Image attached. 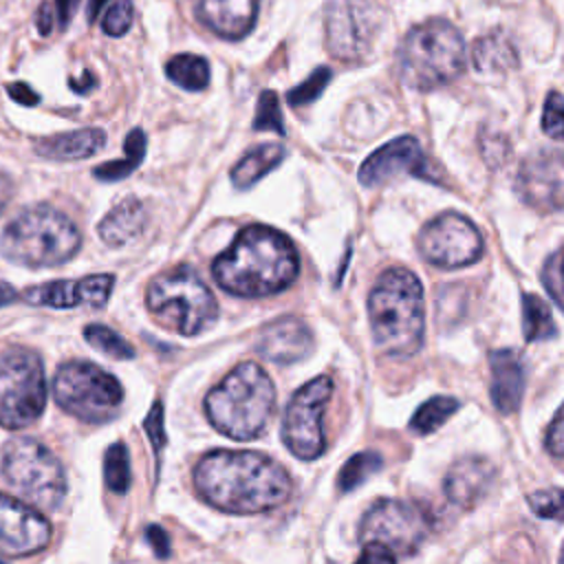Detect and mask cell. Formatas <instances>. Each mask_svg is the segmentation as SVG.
Instances as JSON below:
<instances>
[{
	"label": "cell",
	"mask_w": 564,
	"mask_h": 564,
	"mask_svg": "<svg viewBox=\"0 0 564 564\" xmlns=\"http://www.w3.org/2000/svg\"><path fill=\"white\" fill-rule=\"evenodd\" d=\"M196 494L225 513H262L291 496V478L282 465L258 452L216 449L194 467Z\"/></svg>",
	"instance_id": "cell-1"
},
{
	"label": "cell",
	"mask_w": 564,
	"mask_h": 564,
	"mask_svg": "<svg viewBox=\"0 0 564 564\" xmlns=\"http://www.w3.org/2000/svg\"><path fill=\"white\" fill-rule=\"evenodd\" d=\"M300 260L291 240L267 225L245 227L212 264L220 289L240 297L280 293L295 280Z\"/></svg>",
	"instance_id": "cell-2"
},
{
	"label": "cell",
	"mask_w": 564,
	"mask_h": 564,
	"mask_svg": "<svg viewBox=\"0 0 564 564\" xmlns=\"http://www.w3.org/2000/svg\"><path fill=\"white\" fill-rule=\"evenodd\" d=\"M372 341L388 357H410L421 348L425 328L423 286L419 278L394 267L379 275L368 295Z\"/></svg>",
	"instance_id": "cell-3"
},
{
	"label": "cell",
	"mask_w": 564,
	"mask_h": 564,
	"mask_svg": "<svg viewBox=\"0 0 564 564\" xmlns=\"http://www.w3.org/2000/svg\"><path fill=\"white\" fill-rule=\"evenodd\" d=\"M275 408V386L262 366L238 364L205 397L209 423L236 441L256 438L269 423Z\"/></svg>",
	"instance_id": "cell-4"
},
{
	"label": "cell",
	"mask_w": 564,
	"mask_h": 564,
	"mask_svg": "<svg viewBox=\"0 0 564 564\" xmlns=\"http://www.w3.org/2000/svg\"><path fill=\"white\" fill-rule=\"evenodd\" d=\"M82 247L77 225L51 205L22 209L2 231V256L20 267L42 269L68 262Z\"/></svg>",
	"instance_id": "cell-5"
},
{
	"label": "cell",
	"mask_w": 564,
	"mask_h": 564,
	"mask_svg": "<svg viewBox=\"0 0 564 564\" xmlns=\"http://www.w3.org/2000/svg\"><path fill=\"white\" fill-rule=\"evenodd\" d=\"M467 48L460 31L447 20H427L408 31L399 46V73L419 90L441 88L465 70Z\"/></svg>",
	"instance_id": "cell-6"
},
{
	"label": "cell",
	"mask_w": 564,
	"mask_h": 564,
	"mask_svg": "<svg viewBox=\"0 0 564 564\" xmlns=\"http://www.w3.org/2000/svg\"><path fill=\"white\" fill-rule=\"evenodd\" d=\"M145 304L161 326L185 337L207 330L218 317L214 293L187 264L154 278Z\"/></svg>",
	"instance_id": "cell-7"
},
{
	"label": "cell",
	"mask_w": 564,
	"mask_h": 564,
	"mask_svg": "<svg viewBox=\"0 0 564 564\" xmlns=\"http://www.w3.org/2000/svg\"><path fill=\"white\" fill-rule=\"evenodd\" d=\"M2 476L33 507L55 509L68 491L66 471L42 443L15 436L2 449Z\"/></svg>",
	"instance_id": "cell-8"
},
{
	"label": "cell",
	"mask_w": 564,
	"mask_h": 564,
	"mask_svg": "<svg viewBox=\"0 0 564 564\" xmlns=\"http://www.w3.org/2000/svg\"><path fill=\"white\" fill-rule=\"evenodd\" d=\"M55 403L88 423H104L117 414L123 401L121 383L88 361H68L53 379Z\"/></svg>",
	"instance_id": "cell-9"
},
{
	"label": "cell",
	"mask_w": 564,
	"mask_h": 564,
	"mask_svg": "<svg viewBox=\"0 0 564 564\" xmlns=\"http://www.w3.org/2000/svg\"><path fill=\"white\" fill-rule=\"evenodd\" d=\"M46 405V379L35 352L13 348L0 359V425L22 430Z\"/></svg>",
	"instance_id": "cell-10"
},
{
	"label": "cell",
	"mask_w": 564,
	"mask_h": 564,
	"mask_svg": "<svg viewBox=\"0 0 564 564\" xmlns=\"http://www.w3.org/2000/svg\"><path fill=\"white\" fill-rule=\"evenodd\" d=\"M432 529L430 513L414 502L383 498L377 500L361 518V542H377L399 555H412L425 542Z\"/></svg>",
	"instance_id": "cell-11"
},
{
	"label": "cell",
	"mask_w": 564,
	"mask_h": 564,
	"mask_svg": "<svg viewBox=\"0 0 564 564\" xmlns=\"http://www.w3.org/2000/svg\"><path fill=\"white\" fill-rule=\"evenodd\" d=\"M330 394L333 379L322 375L304 383L291 397L282 421V441L293 456L313 460L324 454L326 438L322 430V416Z\"/></svg>",
	"instance_id": "cell-12"
},
{
	"label": "cell",
	"mask_w": 564,
	"mask_h": 564,
	"mask_svg": "<svg viewBox=\"0 0 564 564\" xmlns=\"http://www.w3.org/2000/svg\"><path fill=\"white\" fill-rule=\"evenodd\" d=\"M421 256L441 269H458L482 256V236L476 225L454 212L430 220L419 234Z\"/></svg>",
	"instance_id": "cell-13"
},
{
	"label": "cell",
	"mask_w": 564,
	"mask_h": 564,
	"mask_svg": "<svg viewBox=\"0 0 564 564\" xmlns=\"http://www.w3.org/2000/svg\"><path fill=\"white\" fill-rule=\"evenodd\" d=\"M381 15L368 0H330L326 7V46L330 55L346 62L361 59L377 33Z\"/></svg>",
	"instance_id": "cell-14"
},
{
	"label": "cell",
	"mask_w": 564,
	"mask_h": 564,
	"mask_svg": "<svg viewBox=\"0 0 564 564\" xmlns=\"http://www.w3.org/2000/svg\"><path fill=\"white\" fill-rule=\"evenodd\" d=\"M516 189L538 212L564 209V152L538 150L529 154L518 170Z\"/></svg>",
	"instance_id": "cell-15"
},
{
	"label": "cell",
	"mask_w": 564,
	"mask_h": 564,
	"mask_svg": "<svg viewBox=\"0 0 564 564\" xmlns=\"http://www.w3.org/2000/svg\"><path fill=\"white\" fill-rule=\"evenodd\" d=\"M48 520L33 507L0 494V555L24 557L51 542Z\"/></svg>",
	"instance_id": "cell-16"
},
{
	"label": "cell",
	"mask_w": 564,
	"mask_h": 564,
	"mask_svg": "<svg viewBox=\"0 0 564 564\" xmlns=\"http://www.w3.org/2000/svg\"><path fill=\"white\" fill-rule=\"evenodd\" d=\"M399 174H412L425 181H438L414 137H399L375 150L359 167V183L366 187L381 185Z\"/></svg>",
	"instance_id": "cell-17"
},
{
	"label": "cell",
	"mask_w": 564,
	"mask_h": 564,
	"mask_svg": "<svg viewBox=\"0 0 564 564\" xmlns=\"http://www.w3.org/2000/svg\"><path fill=\"white\" fill-rule=\"evenodd\" d=\"M115 278L110 273H95L79 280H55L37 286H29L24 291V302L35 306L51 308H73L79 304L86 306H104L110 297Z\"/></svg>",
	"instance_id": "cell-18"
},
{
	"label": "cell",
	"mask_w": 564,
	"mask_h": 564,
	"mask_svg": "<svg viewBox=\"0 0 564 564\" xmlns=\"http://www.w3.org/2000/svg\"><path fill=\"white\" fill-rule=\"evenodd\" d=\"M311 328L293 315L273 319L256 337V350L260 357L275 364H293L304 359L311 350Z\"/></svg>",
	"instance_id": "cell-19"
},
{
	"label": "cell",
	"mask_w": 564,
	"mask_h": 564,
	"mask_svg": "<svg viewBox=\"0 0 564 564\" xmlns=\"http://www.w3.org/2000/svg\"><path fill=\"white\" fill-rule=\"evenodd\" d=\"M496 469L494 465L482 456H463L458 458L443 482V491L449 498V502L458 507H474L489 487L494 485Z\"/></svg>",
	"instance_id": "cell-20"
},
{
	"label": "cell",
	"mask_w": 564,
	"mask_h": 564,
	"mask_svg": "<svg viewBox=\"0 0 564 564\" xmlns=\"http://www.w3.org/2000/svg\"><path fill=\"white\" fill-rule=\"evenodd\" d=\"M198 20L225 40L245 37L258 15V0H198Z\"/></svg>",
	"instance_id": "cell-21"
},
{
	"label": "cell",
	"mask_w": 564,
	"mask_h": 564,
	"mask_svg": "<svg viewBox=\"0 0 564 564\" xmlns=\"http://www.w3.org/2000/svg\"><path fill=\"white\" fill-rule=\"evenodd\" d=\"M491 401L500 414H513L524 392V368L516 350L502 348L489 355Z\"/></svg>",
	"instance_id": "cell-22"
},
{
	"label": "cell",
	"mask_w": 564,
	"mask_h": 564,
	"mask_svg": "<svg viewBox=\"0 0 564 564\" xmlns=\"http://www.w3.org/2000/svg\"><path fill=\"white\" fill-rule=\"evenodd\" d=\"M106 145V132L101 128H79L37 139L33 150L42 159L51 161H82L95 156Z\"/></svg>",
	"instance_id": "cell-23"
},
{
	"label": "cell",
	"mask_w": 564,
	"mask_h": 564,
	"mask_svg": "<svg viewBox=\"0 0 564 564\" xmlns=\"http://www.w3.org/2000/svg\"><path fill=\"white\" fill-rule=\"evenodd\" d=\"M148 220L145 205L137 196H128L117 203L99 223V238L108 247H123L132 238H137Z\"/></svg>",
	"instance_id": "cell-24"
},
{
	"label": "cell",
	"mask_w": 564,
	"mask_h": 564,
	"mask_svg": "<svg viewBox=\"0 0 564 564\" xmlns=\"http://www.w3.org/2000/svg\"><path fill=\"white\" fill-rule=\"evenodd\" d=\"M284 148L280 143H262L249 150L234 167H231V183L238 189L253 187L262 176H267L273 167H278L284 159Z\"/></svg>",
	"instance_id": "cell-25"
},
{
	"label": "cell",
	"mask_w": 564,
	"mask_h": 564,
	"mask_svg": "<svg viewBox=\"0 0 564 564\" xmlns=\"http://www.w3.org/2000/svg\"><path fill=\"white\" fill-rule=\"evenodd\" d=\"M145 145H148V139H145V132L141 128H132L123 141V150H126V156L123 159H117V161H108V163H101L93 170V176L97 181H106V183H115V181H121L126 176H130L143 161L145 156Z\"/></svg>",
	"instance_id": "cell-26"
},
{
	"label": "cell",
	"mask_w": 564,
	"mask_h": 564,
	"mask_svg": "<svg viewBox=\"0 0 564 564\" xmlns=\"http://www.w3.org/2000/svg\"><path fill=\"white\" fill-rule=\"evenodd\" d=\"M522 333L527 341H544L557 333L549 304L535 293H522Z\"/></svg>",
	"instance_id": "cell-27"
},
{
	"label": "cell",
	"mask_w": 564,
	"mask_h": 564,
	"mask_svg": "<svg viewBox=\"0 0 564 564\" xmlns=\"http://www.w3.org/2000/svg\"><path fill=\"white\" fill-rule=\"evenodd\" d=\"M165 75L170 82H174L185 90H203L209 84V64L200 55L183 53V55H174L165 64Z\"/></svg>",
	"instance_id": "cell-28"
},
{
	"label": "cell",
	"mask_w": 564,
	"mask_h": 564,
	"mask_svg": "<svg viewBox=\"0 0 564 564\" xmlns=\"http://www.w3.org/2000/svg\"><path fill=\"white\" fill-rule=\"evenodd\" d=\"M471 62L478 70H502L518 62L513 46L502 35L480 37L471 48Z\"/></svg>",
	"instance_id": "cell-29"
},
{
	"label": "cell",
	"mask_w": 564,
	"mask_h": 564,
	"mask_svg": "<svg viewBox=\"0 0 564 564\" xmlns=\"http://www.w3.org/2000/svg\"><path fill=\"white\" fill-rule=\"evenodd\" d=\"M458 405L460 403L452 397H432L414 412L410 430H414L416 434H430L438 430L458 410Z\"/></svg>",
	"instance_id": "cell-30"
},
{
	"label": "cell",
	"mask_w": 564,
	"mask_h": 564,
	"mask_svg": "<svg viewBox=\"0 0 564 564\" xmlns=\"http://www.w3.org/2000/svg\"><path fill=\"white\" fill-rule=\"evenodd\" d=\"M381 456L372 449L368 452H359L355 456H350L341 469H339V476H337V485L341 491H352L357 489L359 485H364L375 471L381 469Z\"/></svg>",
	"instance_id": "cell-31"
},
{
	"label": "cell",
	"mask_w": 564,
	"mask_h": 564,
	"mask_svg": "<svg viewBox=\"0 0 564 564\" xmlns=\"http://www.w3.org/2000/svg\"><path fill=\"white\" fill-rule=\"evenodd\" d=\"M104 480L110 491L123 494L130 487V454L123 443H112L104 456Z\"/></svg>",
	"instance_id": "cell-32"
},
{
	"label": "cell",
	"mask_w": 564,
	"mask_h": 564,
	"mask_svg": "<svg viewBox=\"0 0 564 564\" xmlns=\"http://www.w3.org/2000/svg\"><path fill=\"white\" fill-rule=\"evenodd\" d=\"M84 339L99 352L112 357V359H130L134 357V350L132 346L121 337L117 335L112 328L104 326V324H88L84 328Z\"/></svg>",
	"instance_id": "cell-33"
},
{
	"label": "cell",
	"mask_w": 564,
	"mask_h": 564,
	"mask_svg": "<svg viewBox=\"0 0 564 564\" xmlns=\"http://www.w3.org/2000/svg\"><path fill=\"white\" fill-rule=\"evenodd\" d=\"M328 82H330V68L328 66H317L302 84H297L295 88H291L286 93V101L291 106H295V108L306 106V104L315 101L324 93Z\"/></svg>",
	"instance_id": "cell-34"
},
{
	"label": "cell",
	"mask_w": 564,
	"mask_h": 564,
	"mask_svg": "<svg viewBox=\"0 0 564 564\" xmlns=\"http://www.w3.org/2000/svg\"><path fill=\"white\" fill-rule=\"evenodd\" d=\"M529 507L538 518L564 522V487L538 489L529 496Z\"/></svg>",
	"instance_id": "cell-35"
},
{
	"label": "cell",
	"mask_w": 564,
	"mask_h": 564,
	"mask_svg": "<svg viewBox=\"0 0 564 564\" xmlns=\"http://www.w3.org/2000/svg\"><path fill=\"white\" fill-rule=\"evenodd\" d=\"M253 130H273L278 134H284V117L280 110L278 95L273 90L260 93L253 117Z\"/></svg>",
	"instance_id": "cell-36"
},
{
	"label": "cell",
	"mask_w": 564,
	"mask_h": 564,
	"mask_svg": "<svg viewBox=\"0 0 564 564\" xmlns=\"http://www.w3.org/2000/svg\"><path fill=\"white\" fill-rule=\"evenodd\" d=\"M132 20H134L132 2L130 0H115L101 18V31L110 37H121L132 26Z\"/></svg>",
	"instance_id": "cell-37"
},
{
	"label": "cell",
	"mask_w": 564,
	"mask_h": 564,
	"mask_svg": "<svg viewBox=\"0 0 564 564\" xmlns=\"http://www.w3.org/2000/svg\"><path fill=\"white\" fill-rule=\"evenodd\" d=\"M542 130L551 139L564 141V97L560 93H549L542 112Z\"/></svg>",
	"instance_id": "cell-38"
},
{
	"label": "cell",
	"mask_w": 564,
	"mask_h": 564,
	"mask_svg": "<svg viewBox=\"0 0 564 564\" xmlns=\"http://www.w3.org/2000/svg\"><path fill=\"white\" fill-rule=\"evenodd\" d=\"M544 286L555 304L564 311V251L553 256L544 267Z\"/></svg>",
	"instance_id": "cell-39"
},
{
	"label": "cell",
	"mask_w": 564,
	"mask_h": 564,
	"mask_svg": "<svg viewBox=\"0 0 564 564\" xmlns=\"http://www.w3.org/2000/svg\"><path fill=\"white\" fill-rule=\"evenodd\" d=\"M143 430L148 432V438L154 447V452L159 454L165 445V427H163V403L154 401L148 416L143 419Z\"/></svg>",
	"instance_id": "cell-40"
},
{
	"label": "cell",
	"mask_w": 564,
	"mask_h": 564,
	"mask_svg": "<svg viewBox=\"0 0 564 564\" xmlns=\"http://www.w3.org/2000/svg\"><path fill=\"white\" fill-rule=\"evenodd\" d=\"M546 449L555 460L564 463V403L546 430Z\"/></svg>",
	"instance_id": "cell-41"
},
{
	"label": "cell",
	"mask_w": 564,
	"mask_h": 564,
	"mask_svg": "<svg viewBox=\"0 0 564 564\" xmlns=\"http://www.w3.org/2000/svg\"><path fill=\"white\" fill-rule=\"evenodd\" d=\"M355 564H397V562H394V553L390 549H386L383 544L366 542L364 551Z\"/></svg>",
	"instance_id": "cell-42"
},
{
	"label": "cell",
	"mask_w": 564,
	"mask_h": 564,
	"mask_svg": "<svg viewBox=\"0 0 564 564\" xmlns=\"http://www.w3.org/2000/svg\"><path fill=\"white\" fill-rule=\"evenodd\" d=\"M145 540L152 546L156 557H167L170 555V538H167V533L159 524H150L145 529Z\"/></svg>",
	"instance_id": "cell-43"
},
{
	"label": "cell",
	"mask_w": 564,
	"mask_h": 564,
	"mask_svg": "<svg viewBox=\"0 0 564 564\" xmlns=\"http://www.w3.org/2000/svg\"><path fill=\"white\" fill-rule=\"evenodd\" d=\"M9 90V97L22 106H35L40 101V95L24 82H13L7 86Z\"/></svg>",
	"instance_id": "cell-44"
},
{
	"label": "cell",
	"mask_w": 564,
	"mask_h": 564,
	"mask_svg": "<svg viewBox=\"0 0 564 564\" xmlns=\"http://www.w3.org/2000/svg\"><path fill=\"white\" fill-rule=\"evenodd\" d=\"M53 22H55V9L51 2H42L35 11V26L40 31V35H48L53 31Z\"/></svg>",
	"instance_id": "cell-45"
},
{
	"label": "cell",
	"mask_w": 564,
	"mask_h": 564,
	"mask_svg": "<svg viewBox=\"0 0 564 564\" xmlns=\"http://www.w3.org/2000/svg\"><path fill=\"white\" fill-rule=\"evenodd\" d=\"M79 2L82 0H53V9H55V18L59 20V29L68 26V22L73 20Z\"/></svg>",
	"instance_id": "cell-46"
},
{
	"label": "cell",
	"mask_w": 564,
	"mask_h": 564,
	"mask_svg": "<svg viewBox=\"0 0 564 564\" xmlns=\"http://www.w3.org/2000/svg\"><path fill=\"white\" fill-rule=\"evenodd\" d=\"M68 86H70L75 93H79V95H88L90 90L97 88V77H95L93 70H84L82 77H70V79H68Z\"/></svg>",
	"instance_id": "cell-47"
},
{
	"label": "cell",
	"mask_w": 564,
	"mask_h": 564,
	"mask_svg": "<svg viewBox=\"0 0 564 564\" xmlns=\"http://www.w3.org/2000/svg\"><path fill=\"white\" fill-rule=\"evenodd\" d=\"M11 196H13V181L4 172H0V214L4 212Z\"/></svg>",
	"instance_id": "cell-48"
},
{
	"label": "cell",
	"mask_w": 564,
	"mask_h": 564,
	"mask_svg": "<svg viewBox=\"0 0 564 564\" xmlns=\"http://www.w3.org/2000/svg\"><path fill=\"white\" fill-rule=\"evenodd\" d=\"M15 300H18V291L11 284L0 280V306H7L11 302H15Z\"/></svg>",
	"instance_id": "cell-49"
},
{
	"label": "cell",
	"mask_w": 564,
	"mask_h": 564,
	"mask_svg": "<svg viewBox=\"0 0 564 564\" xmlns=\"http://www.w3.org/2000/svg\"><path fill=\"white\" fill-rule=\"evenodd\" d=\"M108 0H88V7H86V15H88V22H95L99 18V11L106 7Z\"/></svg>",
	"instance_id": "cell-50"
},
{
	"label": "cell",
	"mask_w": 564,
	"mask_h": 564,
	"mask_svg": "<svg viewBox=\"0 0 564 564\" xmlns=\"http://www.w3.org/2000/svg\"><path fill=\"white\" fill-rule=\"evenodd\" d=\"M560 564H564V544H562V551H560Z\"/></svg>",
	"instance_id": "cell-51"
},
{
	"label": "cell",
	"mask_w": 564,
	"mask_h": 564,
	"mask_svg": "<svg viewBox=\"0 0 564 564\" xmlns=\"http://www.w3.org/2000/svg\"><path fill=\"white\" fill-rule=\"evenodd\" d=\"M0 564H4V562H2V560H0Z\"/></svg>",
	"instance_id": "cell-52"
}]
</instances>
